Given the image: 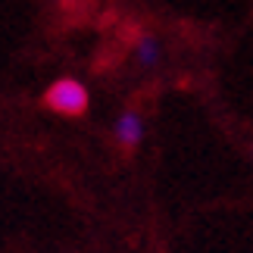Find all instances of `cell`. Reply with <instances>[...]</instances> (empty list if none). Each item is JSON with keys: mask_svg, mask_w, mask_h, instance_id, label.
Segmentation results:
<instances>
[{"mask_svg": "<svg viewBox=\"0 0 253 253\" xmlns=\"http://www.w3.org/2000/svg\"><path fill=\"white\" fill-rule=\"evenodd\" d=\"M134 60H138L144 69H153L163 60V44L153 35H141L138 44H134Z\"/></svg>", "mask_w": 253, "mask_h": 253, "instance_id": "cell-3", "label": "cell"}, {"mask_svg": "<svg viewBox=\"0 0 253 253\" xmlns=\"http://www.w3.org/2000/svg\"><path fill=\"white\" fill-rule=\"evenodd\" d=\"M44 103L50 106L53 113H63V116H82L87 110V87L75 79H60L47 87L44 94Z\"/></svg>", "mask_w": 253, "mask_h": 253, "instance_id": "cell-1", "label": "cell"}, {"mask_svg": "<svg viewBox=\"0 0 253 253\" xmlns=\"http://www.w3.org/2000/svg\"><path fill=\"white\" fill-rule=\"evenodd\" d=\"M250 157H253V144H250Z\"/></svg>", "mask_w": 253, "mask_h": 253, "instance_id": "cell-5", "label": "cell"}, {"mask_svg": "<svg viewBox=\"0 0 253 253\" xmlns=\"http://www.w3.org/2000/svg\"><path fill=\"white\" fill-rule=\"evenodd\" d=\"M141 138H144V119L134 110H128V113H122L119 119H116V141L122 144V147H138L141 144Z\"/></svg>", "mask_w": 253, "mask_h": 253, "instance_id": "cell-2", "label": "cell"}, {"mask_svg": "<svg viewBox=\"0 0 253 253\" xmlns=\"http://www.w3.org/2000/svg\"><path fill=\"white\" fill-rule=\"evenodd\" d=\"M56 3H63V6H66V3H72V0H56Z\"/></svg>", "mask_w": 253, "mask_h": 253, "instance_id": "cell-4", "label": "cell"}]
</instances>
